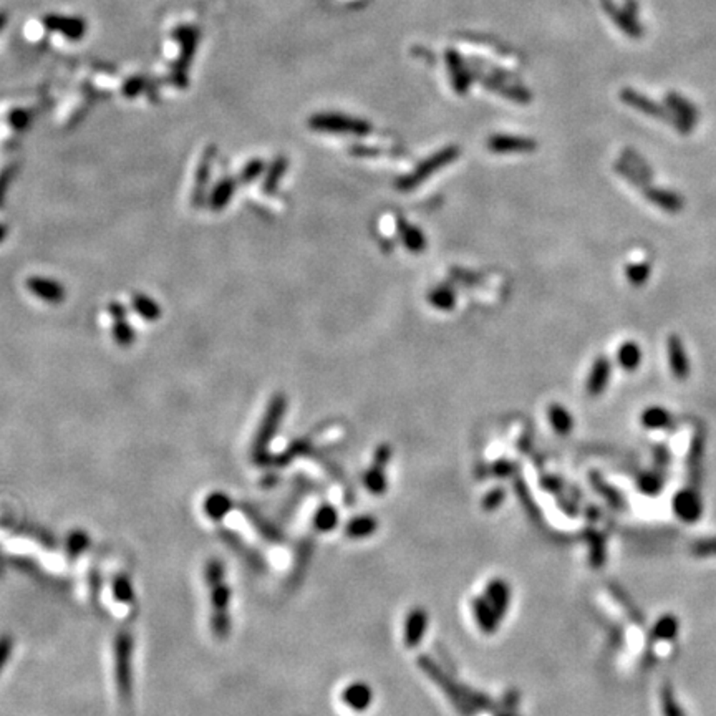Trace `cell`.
Masks as SVG:
<instances>
[{"label": "cell", "instance_id": "cell-30", "mask_svg": "<svg viewBox=\"0 0 716 716\" xmlns=\"http://www.w3.org/2000/svg\"><path fill=\"white\" fill-rule=\"evenodd\" d=\"M514 490H516V494H518L519 501L523 502V507L526 509V513H528L529 519L535 521V523H539L540 521V511L539 507L535 506V501L534 497L530 496V492L528 491V486H526V483L523 480H516L514 483Z\"/></svg>", "mask_w": 716, "mask_h": 716}, {"label": "cell", "instance_id": "cell-31", "mask_svg": "<svg viewBox=\"0 0 716 716\" xmlns=\"http://www.w3.org/2000/svg\"><path fill=\"white\" fill-rule=\"evenodd\" d=\"M287 164H289L287 159L284 158V156H281V158H276V161L270 164L269 173H267V176H265V181H264V191L265 193L276 191L279 183H281V179L284 178V174H286V171H287Z\"/></svg>", "mask_w": 716, "mask_h": 716}, {"label": "cell", "instance_id": "cell-37", "mask_svg": "<svg viewBox=\"0 0 716 716\" xmlns=\"http://www.w3.org/2000/svg\"><path fill=\"white\" fill-rule=\"evenodd\" d=\"M113 592H115L116 600L120 602H131L133 597H135V592H133V587L126 577H116L115 585H113Z\"/></svg>", "mask_w": 716, "mask_h": 716}, {"label": "cell", "instance_id": "cell-46", "mask_svg": "<svg viewBox=\"0 0 716 716\" xmlns=\"http://www.w3.org/2000/svg\"><path fill=\"white\" fill-rule=\"evenodd\" d=\"M638 485L642 487L643 492L650 494V492H657L658 486H660V481H658V478L653 476V474H645V476L640 478Z\"/></svg>", "mask_w": 716, "mask_h": 716}, {"label": "cell", "instance_id": "cell-5", "mask_svg": "<svg viewBox=\"0 0 716 716\" xmlns=\"http://www.w3.org/2000/svg\"><path fill=\"white\" fill-rule=\"evenodd\" d=\"M133 638L128 632H120L115 638V681L118 696L125 705L133 698Z\"/></svg>", "mask_w": 716, "mask_h": 716}, {"label": "cell", "instance_id": "cell-32", "mask_svg": "<svg viewBox=\"0 0 716 716\" xmlns=\"http://www.w3.org/2000/svg\"><path fill=\"white\" fill-rule=\"evenodd\" d=\"M248 516L250 519V523L255 524V528L259 529V533L264 535L265 539L272 540V542H281V540L284 539V535L281 534V530H277L276 528H274L272 524L267 523V521L260 518V516L255 513V511H248Z\"/></svg>", "mask_w": 716, "mask_h": 716}, {"label": "cell", "instance_id": "cell-38", "mask_svg": "<svg viewBox=\"0 0 716 716\" xmlns=\"http://www.w3.org/2000/svg\"><path fill=\"white\" fill-rule=\"evenodd\" d=\"M136 310L148 320H154V317H158L159 314V309L156 307V303L153 301H150L148 297H136Z\"/></svg>", "mask_w": 716, "mask_h": 716}, {"label": "cell", "instance_id": "cell-35", "mask_svg": "<svg viewBox=\"0 0 716 716\" xmlns=\"http://www.w3.org/2000/svg\"><path fill=\"white\" fill-rule=\"evenodd\" d=\"M653 633H655L657 638L662 640L673 638L678 633V620L673 617V615H665V617H662L655 624Z\"/></svg>", "mask_w": 716, "mask_h": 716}, {"label": "cell", "instance_id": "cell-43", "mask_svg": "<svg viewBox=\"0 0 716 716\" xmlns=\"http://www.w3.org/2000/svg\"><path fill=\"white\" fill-rule=\"evenodd\" d=\"M146 87H148V80H145L143 77H135L128 80L125 87H123V92H125L126 97H136Z\"/></svg>", "mask_w": 716, "mask_h": 716}, {"label": "cell", "instance_id": "cell-36", "mask_svg": "<svg viewBox=\"0 0 716 716\" xmlns=\"http://www.w3.org/2000/svg\"><path fill=\"white\" fill-rule=\"evenodd\" d=\"M490 473L492 476L499 478V480H504V478H513L518 473V463L511 461V459H497L491 464Z\"/></svg>", "mask_w": 716, "mask_h": 716}, {"label": "cell", "instance_id": "cell-20", "mask_svg": "<svg viewBox=\"0 0 716 716\" xmlns=\"http://www.w3.org/2000/svg\"><path fill=\"white\" fill-rule=\"evenodd\" d=\"M378 519L372 514H360L353 516L352 519L345 524V534L350 539H365L377 533Z\"/></svg>", "mask_w": 716, "mask_h": 716}, {"label": "cell", "instance_id": "cell-27", "mask_svg": "<svg viewBox=\"0 0 716 716\" xmlns=\"http://www.w3.org/2000/svg\"><path fill=\"white\" fill-rule=\"evenodd\" d=\"M617 362L625 372H633L642 363V348L632 340L624 342L617 352Z\"/></svg>", "mask_w": 716, "mask_h": 716}, {"label": "cell", "instance_id": "cell-17", "mask_svg": "<svg viewBox=\"0 0 716 716\" xmlns=\"http://www.w3.org/2000/svg\"><path fill=\"white\" fill-rule=\"evenodd\" d=\"M612 377V365L609 358L600 355L594 360L592 363V368L589 372V377H587V385L585 390L590 396H599L605 392L607 385H609V380Z\"/></svg>", "mask_w": 716, "mask_h": 716}, {"label": "cell", "instance_id": "cell-10", "mask_svg": "<svg viewBox=\"0 0 716 716\" xmlns=\"http://www.w3.org/2000/svg\"><path fill=\"white\" fill-rule=\"evenodd\" d=\"M487 150L496 154H523L533 153L538 150V143L533 138L526 136H513V135H492L487 140Z\"/></svg>", "mask_w": 716, "mask_h": 716}, {"label": "cell", "instance_id": "cell-12", "mask_svg": "<svg viewBox=\"0 0 716 716\" xmlns=\"http://www.w3.org/2000/svg\"><path fill=\"white\" fill-rule=\"evenodd\" d=\"M487 599V602L492 605V609L496 610V614L499 615L501 620L507 615V610L511 607V600H513V592H511V587L504 578L494 577L491 578L486 584L485 594H483Z\"/></svg>", "mask_w": 716, "mask_h": 716}, {"label": "cell", "instance_id": "cell-21", "mask_svg": "<svg viewBox=\"0 0 716 716\" xmlns=\"http://www.w3.org/2000/svg\"><path fill=\"white\" fill-rule=\"evenodd\" d=\"M645 198L648 201L655 204V206L662 207L668 212H678L684 207V198L680 194H675L672 191H665V189H657V188H645L643 189Z\"/></svg>", "mask_w": 716, "mask_h": 716}, {"label": "cell", "instance_id": "cell-42", "mask_svg": "<svg viewBox=\"0 0 716 716\" xmlns=\"http://www.w3.org/2000/svg\"><path fill=\"white\" fill-rule=\"evenodd\" d=\"M12 648L13 640L11 635H2V637H0V673L6 668L8 658L12 655Z\"/></svg>", "mask_w": 716, "mask_h": 716}, {"label": "cell", "instance_id": "cell-11", "mask_svg": "<svg viewBox=\"0 0 716 716\" xmlns=\"http://www.w3.org/2000/svg\"><path fill=\"white\" fill-rule=\"evenodd\" d=\"M44 25L72 42L82 40L87 33V22L82 17H65L51 13V16L44 17Z\"/></svg>", "mask_w": 716, "mask_h": 716}, {"label": "cell", "instance_id": "cell-50", "mask_svg": "<svg viewBox=\"0 0 716 716\" xmlns=\"http://www.w3.org/2000/svg\"><path fill=\"white\" fill-rule=\"evenodd\" d=\"M501 716H519V715H516L514 711H506V713L501 715Z\"/></svg>", "mask_w": 716, "mask_h": 716}, {"label": "cell", "instance_id": "cell-51", "mask_svg": "<svg viewBox=\"0 0 716 716\" xmlns=\"http://www.w3.org/2000/svg\"><path fill=\"white\" fill-rule=\"evenodd\" d=\"M2 237H4V229L0 227V241H2Z\"/></svg>", "mask_w": 716, "mask_h": 716}, {"label": "cell", "instance_id": "cell-14", "mask_svg": "<svg viewBox=\"0 0 716 716\" xmlns=\"http://www.w3.org/2000/svg\"><path fill=\"white\" fill-rule=\"evenodd\" d=\"M667 105L673 113V116L676 118L678 130L684 133V135H688V131H691V128L695 126L696 118H698V111L695 110V107L678 93L668 95Z\"/></svg>", "mask_w": 716, "mask_h": 716}, {"label": "cell", "instance_id": "cell-39", "mask_svg": "<svg viewBox=\"0 0 716 716\" xmlns=\"http://www.w3.org/2000/svg\"><path fill=\"white\" fill-rule=\"evenodd\" d=\"M88 545V538L83 533H73L68 538V544H66V549H68L70 556H78L80 552H83Z\"/></svg>", "mask_w": 716, "mask_h": 716}, {"label": "cell", "instance_id": "cell-4", "mask_svg": "<svg viewBox=\"0 0 716 716\" xmlns=\"http://www.w3.org/2000/svg\"><path fill=\"white\" fill-rule=\"evenodd\" d=\"M287 410V398L282 393H279L270 400L267 411H265L262 423H260L257 435L254 441V458L257 463H265L267 459V448L270 441L276 436L279 426L282 423L284 415Z\"/></svg>", "mask_w": 716, "mask_h": 716}, {"label": "cell", "instance_id": "cell-40", "mask_svg": "<svg viewBox=\"0 0 716 716\" xmlns=\"http://www.w3.org/2000/svg\"><path fill=\"white\" fill-rule=\"evenodd\" d=\"M393 456V449L390 444L383 443L378 447L377 449H375L373 453V459H372V464H375V466H382V468H387L388 463H390V459Z\"/></svg>", "mask_w": 716, "mask_h": 716}, {"label": "cell", "instance_id": "cell-33", "mask_svg": "<svg viewBox=\"0 0 716 716\" xmlns=\"http://www.w3.org/2000/svg\"><path fill=\"white\" fill-rule=\"evenodd\" d=\"M625 274H627L629 282L635 287H642L645 282L648 281L652 274V267L647 262H638V264H630L625 269Z\"/></svg>", "mask_w": 716, "mask_h": 716}, {"label": "cell", "instance_id": "cell-19", "mask_svg": "<svg viewBox=\"0 0 716 716\" xmlns=\"http://www.w3.org/2000/svg\"><path fill=\"white\" fill-rule=\"evenodd\" d=\"M396 232L400 236L401 244L411 254H421L426 249V236L418 226L408 222L405 217L396 219Z\"/></svg>", "mask_w": 716, "mask_h": 716}, {"label": "cell", "instance_id": "cell-7", "mask_svg": "<svg viewBox=\"0 0 716 716\" xmlns=\"http://www.w3.org/2000/svg\"><path fill=\"white\" fill-rule=\"evenodd\" d=\"M176 37V40L181 45V55L176 63L173 66V83L178 85V87H186L188 85V68L191 60L194 59V54H196L199 37H201V30H198L194 25H181L178 27L173 33Z\"/></svg>", "mask_w": 716, "mask_h": 716}, {"label": "cell", "instance_id": "cell-45", "mask_svg": "<svg viewBox=\"0 0 716 716\" xmlns=\"http://www.w3.org/2000/svg\"><path fill=\"white\" fill-rule=\"evenodd\" d=\"M262 171H264L262 161H259V159L250 161V163L245 166V169H244V174H243L244 181H253V179L257 178Z\"/></svg>", "mask_w": 716, "mask_h": 716}, {"label": "cell", "instance_id": "cell-34", "mask_svg": "<svg viewBox=\"0 0 716 716\" xmlns=\"http://www.w3.org/2000/svg\"><path fill=\"white\" fill-rule=\"evenodd\" d=\"M506 501V490L501 486L492 487L491 491H487L485 497L481 501V507L486 511V513H492V511H497L499 507L504 504Z\"/></svg>", "mask_w": 716, "mask_h": 716}, {"label": "cell", "instance_id": "cell-47", "mask_svg": "<svg viewBox=\"0 0 716 716\" xmlns=\"http://www.w3.org/2000/svg\"><path fill=\"white\" fill-rule=\"evenodd\" d=\"M115 335H116L118 342H121V344H130L131 339H133L131 329L128 325H125V324H121V325L116 327Z\"/></svg>", "mask_w": 716, "mask_h": 716}, {"label": "cell", "instance_id": "cell-52", "mask_svg": "<svg viewBox=\"0 0 716 716\" xmlns=\"http://www.w3.org/2000/svg\"><path fill=\"white\" fill-rule=\"evenodd\" d=\"M0 572H2V562H0Z\"/></svg>", "mask_w": 716, "mask_h": 716}, {"label": "cell", "instance_id": "cell-2", "mask_svg": "<svg viewBox=\"0 0 716 716\" xmlns=\"http://www.w3.org/2000/svg\"><path fill=\"white\" fill-rule=\"evenodd\" d=\"M418 668L421 672L428 676L431 684L438 686L441 693L447 696L449 703L453 705V708L458 711L461 716H473L476 713V710L469 705V701L464 695V685L458 684L454 678L449 675V673L444 670L439 663H436L433 658L428 655H420L418 660Z\"/></svg>", "mask_w": 716, "mask_h": 716}, {"label": "cell", "instance_id": "cell-9", "mask_svg": "<svg viewBox=\"0 0 716 716\" xmlns=\"http://www.w3.org/2000/svg\"><path fill=\"white\" fill-rule=\"evenodd\" d=\"M430 615L423 607H413L406 614L405 625H403V642L408 648H416L423 642L426 632H428Z\"/></svg>", "mask_w": 716, "mask_h": 716}, {"label": "cell", "instance_id": "cell-3", "mask_svg": "<svg viewBox=\"0 0 716 716\" xmlns=\"http://www.w3.org/2000/svg\"><path fill=\"white\" fill-rule=\"evenodd\" d=\"M459 154H461V150H459L456 145H449L447 148L436 151V153H433L426 159L421 161V163L416 164L413 171L396 179L395 183L396 191L400 193L413 191V189L421 186L425 181H428L436 171H439V169L447 168L448 164L454 163V161L459 158Z\"/></svg>", "mask_w": 716, "mask_h": 716}, {"label": "cell", "instance_id": "cell-18", "mask_svg": "<svg viewBox=\"0 0 716 716\" xmlns=\"http://www.w3.org/2000/svg\"><path fill=\"white\" fill-rule=\"evenodd\" d=\"M668 350V363H670L672 373L676 380H685L690 375V363L686 358V352L684 342L678 335H670L667 342Z\"/></svg>", "mask_w": 716, "mask_h": 716}, {"label": "cell", "instance_id": "cell-28", "mask_svg": "<svg viewBox=\"0 0 716 716\" xmlns=\"http://www.w3.org/2000/svg\"><path fill=\"white\" fill-rule=\"evenodd\" d=\"M231 507L232 502L224 492H212V494L207 496V499L204 501V511L210 516V519L214 521L224 518V516L231 511Z\"/></svg>", "mask_w": 716, "mask_h": 716}, {"label": "cell", "instance_id": "cell-23", "mask_svg": "<svg viewBox=\"0 0 716 716\" xmlns=\"http://www.w3.org/2000/svg\"><path fill=\"white\" fill-rule=\"evenodd\" d=\"M28 289L35 293L37 297L44 298L47 302H60L63 298V289L59 282L47 281V279L33 277L28 281Z\"/></svg>", "mask_w": 716, "mask_h": 716}, {"label": "cell", "instance_id": "cell-25", "mask_svg": "<svg viewBox=\"0 0 716 716\" xmlns=\"http://www.w3.org/2000/svg\"><path fill=\"white\" fill-rule=\"evenodd\" d=\"M363 486L367 487V491L373 496L385 494L388 490L387 468L375 466V464H372V466L367 469V473L363 474Z\"/></svg>", "mask_w": 716, "mask_h": 716}, {"label": "cell", "instance_id": "cell-22", "mask_svg": "<svg viewBox=\"0 0 716 716\" xmlns=\"http://www.w3.org/2000/svg\"><path fill=\"white\" fill-rule=\"evenodd\" d=\"M547 418L557 435L567 436L574 430V416L561 403H551L547 408Z\"/></svg>", "mask_w": 716, "mask_h": 716}, {"label": "cell", "instance_id": "cell-15", "mask_svg": "<svg viewBox=\"0 0 716 716\" xmlns=\"http://www.w3.org/2000/svg\"><path fill=\"white\" fill-rule=\"evenodd\" d=\"M340 698H342V703L347 708L362 713V711H367L373 703V690L365 681H352V684L342 690Z\"/></svg>", "mask_w": 716, "mask_h": 716}, {"label": "cell", "instance_id": "cell-48", "mask_svg": "<svg viewBox=\"0 0 716 716\" xmlns=\"http://www.w3.org/2000/svg\"><path fill=\"white\" fill-rule=\"evenodd\" d=\"M502 701H504V703H506L507 711H513L516 708V705H519V693H518V691H514V690L507 691L504 698H502Z\"/></svg>", "mask_w": 716, "mask_h": 716}, {"label": "cell", "instance_id": "cell-44", "mask_svg": "<svg viewBox=\"0 0 716 716\" xmlns=\"http://www.w3.org/2000/svg\"><path fill=\"white\" fill-rule=\"evenodd\" d=\"M232 191H234V183L232 181H226V183L219 184V188H217V191H216L217 199H214V201H219V202H217L216 207H221L222 204L229 201Z\"/></svg>", "mask_w": 716, "mask_h": 716}, {"label": "cell", "instance_id": "cell-41", "mask_svg": "<svg viewBox=\"0 0 716 716\" xmlns=\"http://www.w3.org/2000/svg\"><path fill=\"white\" fill-rule=\"evenodd\" d=\"M604 539L600 535H594L590 539V561L594 566H600L604 562Z\"/></svg>", "mask_w": 716, "mask_h": 716}, {"label": "cell", "instance_id": "cell-6", "mask_svg": "<svg viewBox=\"0 0 716 716\" xmlns=\"http://www.w3.org/2000/svg\"><path fill=\"white\" fill-rule=\"evenodd\" d=\"M309 126L314 131L330 133V135L367 136L372 131V125L362 118L344 115V113H315L310 116Z\"/></svg>", "mask_w": 716, "mask_h": 716}, {"label": "cell", "instance_id": "cell-24", "mask_svg": "<svg viewBox=\"0 0 716 716\" xmlns=\"http://www.w3.org/2000/svg\"><path fill=\"white\" fill-rule=\"evenodd\" d=\"M340 516L339 511H336L335 506L332 504H322L319 509L315 511L314 519H312V524H314V529L317 533L329 534L334 530L336 526H339Z\"/></svg>", "mask_w": 716, "mask_h": 716}, {"label": "cell", "instance_id": "cell-13", "mask_svg": "<svg viewBox=\"0 0 716 716\" xmlns=\"http://www.w3.org/2000/svg\"><path fill=\"white\" fill-rule=\"evenodd\" d=\"M701 511H703V506H701L700 496L695 491L681 490L673 497V513L676 514L678 519L685 521V523H696L700 519Z\"/></svg>", "mask_w": 716, "mask_h": 716}, {"label": "cell", "instance_id": "cell-26", "mask_svg": "<svg viewBox=\"0 0 716 716\" xmlns=\"http://www.w3.org/2000/svg\"><path fill=\"white\" fill-rule=\"evenodd\" d=\"M428 302L435 309L441 312H448L454 309V303H456V292L453 291L451 286L448 284H441V286H436L430 291L428 293Z\"/></svg>", "mask_w": 716, "mask_h": 716}, {"label": "cell", "instance_id": "cell-8", "mask_svg": "<svg viewBox=\"0 0 716 716\" xmlns=\"http://www.w3.org/2000/svg\"><path fill=\"white\" fill-rule=\"evenodd\" d=\"M620 99L627 103L629 107H632L633 110L643 113V115L658 118V120L670 123V125H673V126L676 128V118L673 116L672 111H668L667 108L660 107V105H658V103H655L650 98H647V97H645V95H642L640 92H635V90L625 88V90H622V92H620Z\"/></svg>", "mask_w": 716, "mask_h": 716}, {"label": "cell", "instance_id": "cell-16", "mask_svg": "<svg viewBox=\"0 0 716 716\" xmlns=\"http://www.w3.org/2000/svg\"><path fill=\"white\" fill-rule=\"evenodd\" d=\"M471 609L476 625L483 633L492 635L497 632V629L501 625V617L496 614V610L492 609V605L487 602L485 595L474 597L471 602Z\"/></svg>", "mask_w": 716, "mask_h": 716}, {"label": "cell", "instance_id": "cell-1", "mask_svg": "<svg viewBox=\"0 0 716 716\" xmlns=\"http://www.w3.org/2000/svg\"><path fill=\"white\" fill-rule=\"evenodd\" d=\"M204 574H206V582L210 587L211 629L217 638H226L231 630V589L226 582L224 564L219 559H211L206 564Z\"/></svg>", "mask_w": 716, "mask_h": 716}, {"label": "cell", "instance_id": "cell-49", "mask_svg": "<svg viewBox=\"0 0 716 716\" xmlns=\"http://www.w3.org/2000/svg\"><path fill=\"white\" fill-rule=\"evenodd\" d=\"M7 22H8L7 11H0V33H2L4 28L7 27Z\"/></svg>", "mask_w": 716, "mask_h": 716}, {"label": "cell", "instance_id": "cell-29", "mask_svg": "<svg viewBox=\"0 0 716 716\" xmlns=\"http://www.w3.org/2000/svg\"><path fill=\"white\" fill-rule=\"evenodd\" d=\"M670 413L662 406H650L642 413V425L647 430H663L670 425Z\"/></svg>", "mask_w": 716, "mask_h": 716}]
</instances>
